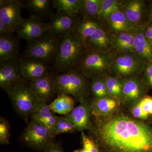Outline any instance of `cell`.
<instances>
[{
  "mask_svg": "<svg viewBox=\"0 0 152 152\" xmlns=\"http://www.w3.org/2000/svg\"><path fill=\"white\" fill-rule=\"evenodd\" d=\"M96 141L111 152H152V128L123 115L95 117Z\"/></svg>",
  "mask_w": 152,
  "mask_h": 152,
  "instance_id": "obj_1",
  "label": "cell"
},
{
  "mask_svg": "<svg viewBox=\"0 0 152 152\" xmlns=\"http://www.w3.org/2000/svg\"><path fill=\"white\" fill-rule=\"evenodd\" d=\"M86 49L84 42L73 31L62 37L53 65L55 74L76 69Z\"/></svg>",
  "mask_w": 152,
  "mask_h": 152,
  "instance_id": "obj_2",
  "label": "cell"
},
{
  "mask_svg": "<svg viewBox=\"0 0 152 152\" xmlns=\"http://www.w3.org/2000/svg\"><path fill=\"white\" fill-rule=\"evenodd\" d=\"M88 78L77 69L55 74L54 85L56 95H70L80 103L88 99L91 93Z\"/></svg>",
  "mask_w": 152,
  "mask_h": 152,
  "instance_id": "obj_3",
  "label": "cell"
},
{
  "mask_svg": "<svg viewBox=\"0 0 152 152\" xmlns=\"http://www.w3.org/2000/svg\"><path fill=\"white\" fill-rule=\"evenodd\" d=\"M115 54L86 49L77 69L88 78L110 74Z\"/></svg>",
  "mask_w": 152,
  "mask_h": 152,
  "instance_id": "obj_4",
  "label": "cell"
},
{
  "mask_svg": "<svg viewBox=\"0 0 152 152\" xmlns=\"http://www.w3.org/2000/svg\"><path fill=\"white\" fill-rule=\"evenodd\" d=\"M61 39L50 32L36 40L27 42L21 57L39 60L53 66Z\"/></svg>",
  "mask_w": 152,
  "mask_h": 152,
  "instance_id": "obj_5",
  "label": "cell"
},
{
  "mask_svg": "<svg viewBox=\"0 0 152 152\" xmlns=\"http://www.w3.org/2000/svg\"><path fill=\"white\" fill-rule=\"evenodd\" d=\"M7 94L16 111L27 122L42 102L31 89L28 83L19 85Z\"/></svg>",
  "mask_w": 152,
  "mask_h": 152,
  "instance_id": "obj_6",
  "label": "cell"
},
{
  "mask_svg": "<svg viewBox=\"0 0 152 152\" xmlns=\"http://www.w3.org/2000/svg\"><path fill=\"white\" fill-rule=\"evenodd\" d=\"M147 61L135 52L116 54L110 75L124 78L143 73Z\"/></svg>",
  "mask_w": 152,
  "mask_h": 152,
  "instance_id": "obj_7",
  "label": "cell"
},
{
  "mask_svg": "<svg viewBox=\"0 0 152 152\" xmlns=\"http://www.w3.org/2000/svg\"><path fill=\"white\" fill-rule=\"evenodd\" d=\"M55 136L48 128L31 119L22 135V139L30 146L46 151L54 144Z\"/></svg>",
  "mask_w": 152,
  "mask_h": 152,
  "instance_id": "obj_8",
  "label": "cell"
},
{
  "mask_svg": "<svg viewBox=\"0 0 152 152\" xmlns=\"http://www.w3.org/2000/svg\"><path fill=\"white\" fill-rule=\"evenodd\" d=\"M17 37L27 42H32L50 33L48 23L42 19L31 15L22 18L15 29Z\"/></svg>",
  "mask_w": 152,
  "mask_h": 152,
  "instance_id": "obj_9",
  "label": "cell"
},
{
  "mask_svg": "<svg viewBox=\"0 0 152 152\" xmlns=\"http://www.w3.org/2000/svg\"><path fill=\"white\" fill-rule=\"evenodd\" d=\"M28 82L22 76L19 59L0 62V87L7 94L19 85Z\"/></svg>",
  "mask_w": 152,
  "mask_h": 152,
  "instance_id": "obj_10",
  "label": "cell"
},
{
  "mask_svg": "<svg viewBox=\"0 0 152 152\" xmlns=\"http://www.w3.org/2000/svg\"><path fill=\"white\" fill-rule=\"evenodd\" d=\"M20 67L22 76L26 81L36 80L53 72L50 65L35 59L20 58Z\"/></svg>",
  "mask_w": 152,
  "mask_h": 152,
  "instance_id": "obj_11",
  "label": "cell"
},
{
  "mask_svg": "<svg viewBox=\"0 0 152 152\" xmlns=\"http://www.w3.org/2000/svg\"><path fill=\"white\" fill-rule=\"evenodd\" d=\"M120 8L133 26H140L146 23L148 14L147 1L121 0Z\"/></svg>",
  "mask_w": 152,
  "mask_h": 152,
  "instance_id": "obj_12",
  "label": "cell"
},
{
  "mask_svg": "<svg viewBox=\"0 0 152 152\" xmlns=\"http://www.w3.org/2000/svg\"><path fill=\"white\" fill-rule=\"evenodd\" d=\"M146 90L142 78L140 75L123 78L122 102L125 103H135L142 99Z\"/></svg>",
  "mask_w": 152,
  "mask_h": 152,
  "instance_id": "obj_13",
  "label": "cell"
},
{
  "mask_svg": "<svg viewBox=\"0 0 152 152\" xmlns=\"http://www.w3.org/2000/svg\"><path fill=\"white\" fill-rule=\"evenodd\" d=\"M23 8V1L1 0L0 20L15 31V28L23 18L21 16V12Z\"/></svg>",
  "mask_w": 152,
  "mask_h": 152,
  "instance_id": "obj_14",
  "label": "cell"
},
{
  "mask_svg": "<svg viewBox=\"0 0 152 152\" xmlns=\"http://www.w3.org/2000/svg\"><path fill=\"white\" fill-rule=\"evenodd\" d=\"M80 18L62 13L54 14L48 23L49 31L54 35L61 38L73 31Z\"/></svg>",
  "mask_w": 152,
  "mask_h": 152,
  "instance_id": "obj_15",
  "label": "cell"
},
{
  "mask_svg": "<svg viewBox=\"0 0 152 152\" xmlns=\"http://www.w3.org/2000/svg\"><path fill=\"white\" fill-rule=\"evenodd\" d=\"M55 75L53 72L43 77L28 82L31 89L42 102L48 103L56 95L54 85Z\"/></svg>",
  "mask_w": 152,
  "mask_h": 152,
  "instance_id": "obj_16",
  "label": "cell"
},
{
  "mask_svg": "<svg viewBox=\"0 0 152 152\" xmlns=\"http://www.w3.org/2000/svg\"><path fill=\"white\" fill-rule=\"evenodd\" d=\"M112 34L104 23L85 42L86 49L98 51H111Z\"/></svg>",
  "mask_w": 152,
  "mask_h": 152,
  "instance_id": "obj_17",
  "label": "cell"
},
{
  "mask_svg": "<svg viewBox=\"0 0 152 152\" xmlns=\"http://www.w3.org/2000/svg\"><path fill=\"white\" fill-rule=\"evenodd\" d=\"M134 27L129 31L112 33L111 51L115 54L135 52L134 47Z\"/></svg>",
  "mask_w": 152,
  "mask_h": 152,
  "instance_id": "obj_18",
  "label": "cell"
},
{
  "mask_svg": "<svg viewBox=\"0 0 152 152\" xmlns=\"http://www.w3.org/2000/svg\"><path fill=\"white\" fill-rule=\"evenodd\" d=\"M91 115V103L87 99L81 102L80 105L68 115L73 123L76 130L83 131L91 130L92 124L90 116Z\"/></svg>",
  "mask_w": 152,
  "mask_h": 152,
  "instance_id": "obj_19",
  "label": "cell"
},
{
  "mask_svg": "<svg viewBox=\"0 0 152 152\" xmlns=\"http://www.w3.org/2000/svg\"><path fill=\"white\" fill-rule=\"evenodd\" d=\"M18 39L13 35L0 36V62L15 61L20 58Z\"/></svg>",
  "mask_w": 152,
  "mask_h": 152,
  "instance_id": "obj_20",
  "label": "cell"
},
{
  "mask_svg": "<svg viewBox=\"0 0 152 152\" xmlns=\"http://www.w3.org/2000/svg\"><path fill=\"white\" fill-rule=\"evenodd\" d=\"M144 26L134 27V47L136 53L148 62L152 61V45L145 35Z\"/></svg>",
  "mask_w": 152,
  "mask_h": 152,
  "instance_id": "obj_21",
  "label": "cell"
},
{
  "mask_svg": "<svg viewBox=\"0 0 152 152\" xmlns=\"http://www.w3.org/2000/svg\"><path fill=\"white\" fill-rule=\"evenodd\" d=\"M104 23L106 27L113 34L129 31L135 26L129 21L121 8L111 14Z\"/></svg>",
  "mask_w": 152,
  "mask_h": 152,
  "instance_id": "obj_22",
  "label": "cell"
},
{
  "mask_svg": "<svg viewBox=\"0 0 152 152\" xmlns=\"http://www.w3.org/2000/svg\"><path fill=\"white\" fill-rule=\"evenodd\" d=\"M104 23L98 20L82 16L74 28L73 31L85 43L86 40Z\"/></svg>",
  "mask_w": 152,
  "mask_h": 152,
  "instance_id": "obj_23",
  "label": "cell"
},
{
  "mask_svg": "<svg viewBox=\"0 0 152 152\" xmlns=\"http://www.w3.org/2000/svg\"><path fill=\"white\" fill-rule=\"evenodd\" d=\"M118 102L110 97L93 99L90 102L92 115L95 117L110 115L117 108Z\"/></svg>",
  "mask_w": 152,
  "mask_h": 152,
  "instance_id": "obj_24",
  "label": "cell"
},
{
  "mask_svg": "<svg viewBox=\"0 0 152 152\" xmlns=\"http://www.w3.org/2000/svg\"><path fill=\"white\" fill-rule=\"evenodd\" d=\"M24 8L27 9L32 15L42 19L45 18H51L53 15L52 1L50 0H27L23 1Z\"/></svg>",
  "mask_w": 152,
  "mask_h": 152,
  "instance_id": "obj_25",
  "label": "cell"
},
{
  "mask_svg": "<svg viewBox=\"0 0 152 152\" xmlns=\"http://www.w3.org/2000/svg\"><path fill=\"white\" fill-rule=\"evenodd\" d=\"M53 112L49 107L48 103L41 102L31 119L36 120L41 124L48 128L52 132L56 124L58 117L55 116Z\"/></svg>",
  "mask_w": 152,
  "mask_h": 152,
  "instance_id": "obj_26",
  "label": "cell"
},
{
  "mask_svg": "<svg viewBox=\"0 0 152 152\" xmlns=\"http://www.w3.org/2000/svg\"><path fill=\"white\" fill-rule=\"evenodd\" d=\"M53 8L57 12L79 18L83 15L81 0H53Z\"/></svg>",
  "mask_w": 152,
  "mask_h": 152,
  "instance_id": "obj_27",
  "label": "cell"
},
{
  "mask_svg": "<svg viewBox=\"0 0 152 152\" xmlns=\"http://www.w3.org/2000/svg\"><path fill=\"white\" fill-rule=\"evenodd\" d=\"M49 104L50 109L53 112L60 115H66L70 113L74 110L75 101L70 95L61 94Z\"/></svg>",
  "mask_w": 152,
  "mask_h": 152,
  "instance_id": "obj_28",
  "label": "cell"
},
{
  "mask_svg": "<svg viewBox=\"0 0 152 152\" xmlns=\"http://www.w3.org/2000/svg\"><path fill=\"white\" fill-rule=\"evenodd\" d=\"M106 85L109 96L118 102H122L123 95V78L112 75L105 76Z\"/></svg>",
  "mask_w": 152,
  "mask_h": 152,
  "instance_id": "obj_29",
  "label": "cell"
},
{
  "mask_svg": "<svg viewBox=\"0 0 152 152\" xmlns=\"http://www.w3.org/2000/svg\"><path fill=\"white\" fill-rule=\"evenodd\" d=\"M105 76H99L91 79L90 91L94 96V99L110 97L106 85Z\"/></svg>",
  "mask_w": 152,
  "mask_h": 152,
  "instance_id": "obj_30",
  "label": "cell"
},
{
  "mask_svg": "<svg viewBox=\"0 0 152 152\" xmlns=\"http://www.w3.org/2000/svg\"><path fill=\"white\" fill-rule=\"evenodd\" d=\"M102 0H81L83 16L99 20Z\"/></svg>",
  "mask_w": 152,
  "mask_h": 152,
  "instance_id": "obj_31",
  "label": "cell"
},
{
  "mask_svg": "<svg viewBox=\"0 0 152 152\" xmlns=\"http://www.w3.org/2000/svg\"><path fill=\"white\" fill-rule=\"evenodd\" d=\"M77 131L73 123L68 115L62 117H58L53 133L56 137L62 133H71Z\"/></svg>",
  "mask_w": 152,
  "mask_h": 152,
  "instance_id": "obj_32",
  "label": "cell"
},
{
  "mask_svg": "<svg viewBox=\"0 0 152 152\" xmlns=\"http://www.w3.org/2000/svg\"><path fill=\"white\" fill-rule=\"evenodd\" d=\"M121 0H102L99 20L103 22L117 10L121 7Z\"/></svg>",
  "mask_w": 152,
  "mask_h": 152,
  "instance_id": "obj_33",
  "label": "cell"
},
{
  "mask_svg": "<svg viewBox=\"0 0 152 152\" xmlns=\"http://www.w3.org/2000/svg\"><path fill=\"white\" fill-rule=\"evenodd\" d=\"M10 126L9 123L5 119L1 117L0 118V143L8 145L10 143Z\"/></svg>",
  "mask_w": 152,
  "mask_h": 152,
  "instance_id": "obj_34",
  "label": "cell"
},
{
  "mask_svg": "<svg viewBox=\"0 0 152 152\" xmlns=\"http://www.w3.org/2000/svg\"><path fill=\"white\" fill-rule=\"evenodd\" d=\"M81 137L84 148L88 152H99L94 140L92 138L86 135L83 131L82 132Z\"/></svg>",
  "mask_w": 152,
  "mask_h": 152,
  "instance_id": "obj_35",
  "label": "cell"
},
{
  "mask_svg": "<svg viewBox=\"0 0 152 152\" xmlns=\"http://www.w3.org/2000/svg\"><path fill=\"white\" fill-rule=\"evenodd\" d=\"M142 79L147 89L152 88V61L147 62Z\"/></svg>",
  "mask_w": 152,
  "mask_h": 152,
  "instance_id": "obj_36",
  "label": "cell"
},
{
  "mask_svg": "<svg viewBox=\"0 0 152 152\" xmlns=\"http://www.w3.org/2000/svg\"><path fill=\"white\" fill-rule=\"evenodd\" d=\"M139 104L143 110L147 114H152V98L147 96L142 98Z\"/></svg>",
  "mask_w": 152,
  "mask_h": 152,
  "instance_id": "obj_37",
  "label": "cell"
},
{
  "mask_svg": "<svg viewBox=\"0 0 152 152\" xmlns=\"http://www.w3.org/2000/svg\"><path fill=\"white\" fill-rule=\"evenodd\" d=\"M132 114L134 117L141 119H146L148 116V115L144 111L139 103L133 109Z\"/></svg>",
  "mask_w": 152,
  "mask_h": 152,
  "instance_id": "obj_38",
  "label": "cell"
},
{
  "mask_svg": "<svg viewBox=\"0 0 152 152\" xmlns=\"http://www.w3.org/2000/svg\"><path fill=\"white\" fill-rule=\"evenodd\" d=\"M15 31L11 29L1 20H0V36L4 35H13Z\"/></svg>",
  "mask_w": 152,
  "mask_h": 152,
  "instance_id": "obj_39",
  "label": "cell"
},
{
  "mask_svg": "<svg viewBox=\"0 0 152 152\" xmlns=\"http://www.w3.org/2000/svg\"><path fill=\"white\" fill-rule=\"evenodd\" d=\"M46 152H64L58 145L53 144L46 151Z\"/></svg>",
  "mask_w": 152,
  "mask_h": 152,
  "instance_id": "obj_40",
  "label": "cell"
},
{
  "mask_svg": "<svg viewBox=\"0 0 152 152\" xmlns=\"http://www.w3.org/2000/svg\"><path fill=\"white\" fill-rule=\"evenodd\" d=\"M147 23L152 24V1L148 4V14Z\"/></svg>",
  "mask_w": 152,
  "mask_h": 152,
  "instance_id": "obj_41",
  "label": "cell"
},
{
  "mask_svg": "<svg viewBox=\"0 0 152 152\" xmlns=\"http://www.w3.org/2000/svg\"><path fill=\"white\" fill-rule=\"evenodd\" d=\"M80 152H88V151H87V150L85 148H83V149L80 150Z\"/></svg>",
  "mask_w": 152,
  "mask_h": 152,
  "instance_id": "obj_42",
  "label": "cell"
},
{
  "mask_svg": "<svg viewBox=\"0 0 152 152\" xmlns=\"http://www.w3.org/2000/svg\"><path fill=\"white\" fill-rule=\"evenodd\" d=\"M73 152H80V150L79 151V150H77V151H75Z\"/></svg>",
  "mask_w": 152,
  "mask_h": 152,
  "instance_id": "obj_43",
  "label": "cell"
}]
</instances>
